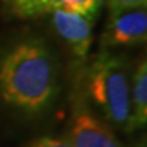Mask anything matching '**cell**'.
I'll use <instances>...</instances> for the list:
<instances>
[{
  "mask_svg": "<svg viewBox=\"0 0 147 147\" xmlns=\"http://www.w3.org/2000/svg\"><path fill=\"white\" fill-rule=\"evenodd\" d=\"M104 39L110 47L144 44L147 39L146 8L110 11Z\"/></svg>",
  "mask_w": 147,
  "mask_h": 147,
  "instance_id": "3957f363",
  "label": "cell"
},
{
  "mask_svg": "<svg viewBox=\"0 0 147 147\" xmlns=\"http://www.w3.org/2000/svg\"><path fill=\"white\" fill-rule=\"evenodd\" d=\"M9 9L20 18H32L44 14V0H8Z\"/></svg>",
  "mask_w": 147,
  "mask_h": 147,
  "instance_id": "ba28073f",
  "label": "cell"
},
{
  "mask_svg": "<svg viewBox=\"0 0 147 147\" xmlns=\"http://www.w3.org/2000/svg\"><path fill=\"white\" fill-rule=\"evenodd\" d=\"M68 143L71 147H123L110 126L86 108L74 114Z\"/></svg>",
  "mask_w": 147,
  "mask_h": 147,
  "instance_id": "5b68a950",
  "label": "cell"
},
{
  "mask_svg": "<svg viewBox=\"0 0 147 147\" xmlns=\"http://www.w3.org/2000/svg\"><path fill=\"white\" fill-rule=\"evenodd\" d=\"M29 147H71L68 140L65 138H54V137H42L33 141Z\"/></svg>",
  "mask_w": 147,
  "mask_h": 147,
  "instance_id": "30bf717a",
  "label": "cell"
},
{
  "mask_svg": "<svg viewBox=\"0 0 147 147\" xmlns=\"http://www.w3.org/2000/svg\"><path fill=\"white\" fill-rule=\"evenodd\" d=\"M102 5L104 0H44V14L56 9H63L96 18Z\"/></svg>",
  "mask_w": 147,
  "mask_h": 147,
  "instance_id": "52a82bcc",
  "label": "cell"
},
{
  "mask_svg": "<svg viewBox=\"0 0 147 147\" xmlns=\"http://www.w3.org/2000/svg\"><path fill=\"white\" fill-rule=\"evenodd\" d=\"M147 122V62H138L129 89V123L128 132L144 128Z\"/></svg>",
  "mask_w": 147,
  "mask_h": 147,
  "instance_id": "8992f818",
  "label": "cell"
},
{
  "mask_svg": "<svg viewBox=\"0 0 147 147\" xmlns=\"http://www.w3.org/2000/svg\"><path fill=\"white\" fill-rule=\"evenodd\" d=\"M56 92V66L51 53L39 41L14 47L0 63V96L27 113L44 110Z\"/></svg>",
  "mask_w": 147,
  "mask_h": 147,
  "instance_id": "6da1fadb",
  "label": "cell"
},
{
  "mask_svg": "<svg viewBox=\"0 0 147 147\" xmlns=\"http://www.w3.org/2000/svg\"><path fill=\"white\" fill-rule=\"evenodd\" d=\"M51 24L78 59L84 60L87 57L93 41L95 18L71 11L56 9L51 12Z\"/></svg>",
  "mask_w": 147,
  "mask_h": 147,
  "instance_id": "277c9868",
  "label": "cell"
},
{
  "mask_svg": "<svg viewBox=\"0 0 147 147\" xmlns=\"http://www.w3.org/2000/svg\"><path fill=\"white\" fill-rule=\"evenodd\" d=\"M86 89L107 122L128 131L131 81L122 59L108 51L99 53L89 68Z\"/></svg>",
  "mask_w": 147,
  "mask_h": 147,
  "instance_id": "7a4b0ae2",
  "label": "cell"
},
{
  "mask_svg": "<svg viewBox=\"0 0 147 147\" xmlns=\"http://www.w3.org/2000/svg\"><path fill=\"white\" fill-rule=\"evenodd\" d=\"M110 11H122L132 8H146L147 0H107Z\"/></svg>",
  "mask_w": 147,
  "mask_h": 147,
  "instance_id": "9c48e42d",
  "label": "cell"
}]
</instances>
